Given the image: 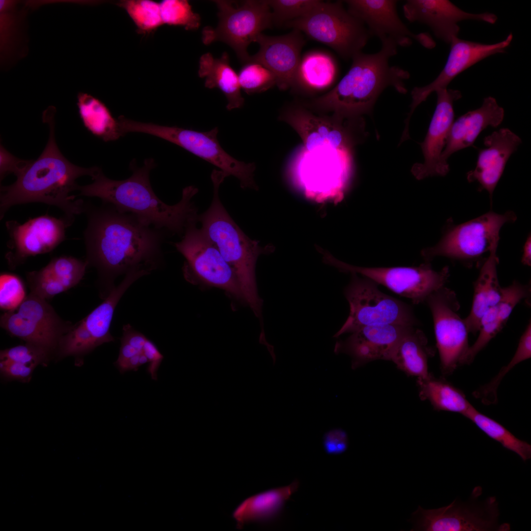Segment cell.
Instances as JSON below:
<instances>
[{"instance_id":"obj_25","label":"cell","mask_w":531,"mask_h":531,"mask_svg":"<svg viewBox=\"0 0 531 531\" xmlns=\"http://www.w3.org/2000/svg\"><path fill=\"white\" fill-rule=\"evenodd\" d=\"M504 110L493 97L484 98L480 107L470 111L454 120L439 162V176L449 172L448 158L454 153L472 146L479 134L488 126L496 127L502 122Z\"/></svg>"},{"instance_id":"obj_13","label":"cell","mask_w":531,"mask_h":531,"mask_svg":"<svg viewBox=\"0 0 531 531\" xmlns=\"http://www.w3.org/2000/svg\"><path fill=\"white\" fill-rule=\"evenodd\" d=\"M320 252L324 263L340 271L355 273L366 277L409 298L414 304L425 303L430 294L445 286L450 275L447 266L437 271L429 262L417 266L360 267L341 261L327 251L321 250Z\"/></svg>"},{"instance_id":"obj_35","label":"cell","mask_w":531,"mask_h":531,"mask_svg":"<svg viewBox=\"0 0 531 531\" xmlns=\"http://www.w3.org/2000/svg\"><path fill=\"white\" fill-rule=\"evenodd\" d=\"M464 416L471 420L489 437L518 455L524 462L531 459L530 444L516 437L503 426L480 413L473 406Z\"/></svg>"},{"instance_id":"obj_38","label":"cell","mask_w":531,"mask_h":531,"mask_svg":"<svg viewBox=\"0 0 531 531\" xmlns=\"http://www.w3.org/2000/svg\"><path fill=\"white\" fill-rule=\"evenodd\" d=\"M237 75L241 89L248 94L264 92L276 85L273 73L261 63L251 59L243 63Z\"/></svg>"},{"instance_id":"obj_39","label":"cell","mask_w":531,"mask_h":531,"mask_svg":"<svg viewBox=\"0 0 531 531\" xmlns=\"http://www.w3.org/2000/svg\"><path fill=\"white\" fill-rule=\"evenodd\" d=\"M160 6L163 24L181 26L186 30H196L200 26V15L193 12L187 0H164Z\"/></svg>"},{"instance_id":"obj_22","label":"cell","mask_w":531,"mask_h":531,"mask_svg":"<svg viewBox=\"0 0 531 531\" xmlns=\"http://www.w3.org/2000/svg\"><path fill=\"white\" fill-rule=\"evenodd\" d=\"M403 9L408 21L427 25L436 37L449 44L458 37L459 22L474 20L493 24L497 20L494 14L470 13L447 0H408Z\"/></svg>"},{"instance_id":"obj_21","label":"cell","mask_w":531,"mask_h":531,"mask_svg":"<svg viewBox=\"0 0 531 531\" xmlns=\"http://www.w3.org/2000/svg\"><path fill=\"white\" fill-rule=\"evenodd\" d=\"M413 326H415L397 324L365 326L350 333L345 339L337 341L334 352L349 355L353 369L376 360H390L399 341Z\"/></svg>"},{"instance_id":"obj_7","label":"cell","mask_w":531,"mask_h":531,"mask_svg":"<svg viewBox=\"0 0 531 531\" xmlns=\"http://www.w3.org/2000/svg\"><path fill=\"white\" fill-rule=\"evenodd\" d=\"M343 1H322L307 15L286 23L334 50L345 59L362 52L372 37L365 24L343 6Z\"/></svg>"},{"instance_id":"obj_47","label":"cell","mask_w":531,"mask_h":531,"mask_svg":"<svg viewBox=\"0 0 531 531\" xmlns=\"http://www.w3.org/2000/svg\"><path fill=\"white\" fill-rule=\"evenodd\" d=\"M30 161L22 160L16 157L1 144L0 148V181L11 173H13L16 176L29 164Z\"/></svg>"},{"instance_id":"obj_30","label":"cell","mask_w":531,"mask_h":531,"mask_svg":"<svg viewBox=\"0 0 531 531\" xmlns=\"http://www.w3.org/2000/svg\"><path fill=\"white\" fill-rule=\"evenodd\" d=\"M198 74L205 78V86L208 88H217L226 96L228 110L240 108L244 99L241 94L238 75L230 64L228 54L224 52L221 57L214 58L210 53L201 56L199 60Z\"/></svg>"},{"instance_id":"obj_27","label":"cell","mask_w":531,"mask_h":531,"mask_svg":"<svg viewBox=\"0 0 531 531\" xmlns=\"http://www.w3.org/2000/svg\"><path fill=\"white\" fill-rule=\"evenodd\" d=\"M529 284H523L514 281L508 287L502 288L500 299L490 307L482 316L479 335L461 360L460 365L470 364L476 355L505 326L511 312L521 300L530 295Z\"/></svg>"},{"instance_id":"obj_1","label":"cell","mask_w":531,"mask_h":531,"mask_svg":"<svg viewBox=\"0 0 531 531\" xmlns=\"http://www.w3.org/2000/svg\"><path fill=\"white\" fill-rule=\"evenodd\" d=\"M87 225L84 233L86 262L97 271L101 296L106 298L116 277L138 268L150 272L160 264L166 233L103 202H85Z\"/></svg>"},{"instance_id":"obj_17","label":"cell","mask_w":531,"mask_h":531,"mask_svg":"<svg viewBox=\"0 0 531 531\" xmlns=\"http://www.w3.org/2000/svg\"><path fill=\"white\" fill-rule=\"evenodd\" d=\"M425 303L433 317L442 372L450 375L460 365L469 347V332L458 313L460 303L454 292L445 286L430 294Z\"/></svg>"},{"instance_id":"obj_3","label":"cell","mask_w":531,"mask_h":531,"mask_svg":"<svg viewBox=\"0 0 531 531\" xmlns=\"http://www.w3.org/2000/svg\"><path fill=\"white\" fill-rule=\"evenodd\" d=\"M129 166L131 176L120 180L108 178L101 170L92 178V183L78 185V195L99 198L148 225L173 234L183 235L189 225L198 222L197 208L192 201L198 192L196 187H185L179 202L169 205L158 198L151 186L149 174L156 166L154 159H145L140 167L133 159Z\"/></svg>"},{"instance_id":"obj_42","label":"cell","mask_w":531,"mask_h":531,"mask_svg":"<svg viewBox=\"0 0 531 531\" xmlns=\"http://www.w3.org/2000/svg\"><path fill=\"white\" fill-rule=\"evenodd\" d=\"M27 295L24 285L16 275L2 273L0 275V307L6 312L17 308Z\"/></svg>"},{"instance_id":"obj_24","label":"cell","mask_w":531,"mask_h":531,"mask_svg":"<svg viewBox=\"0 0 531 531\" xmlns=\"http://www.w3.org/2000/svg\"><path fill=\"white\" fill-rule=\"evenodd\" d=\"M436 107L424 141L420 143L424 162L416 163L412 173L417 179L439 176V162L447 137L454 121L453 103L462 97L456 89L442 88L436 91Z\"/></svg>"},{"instance_id":"obj_28","label":"cell","mask_w":531,"mask_h":531,"mask_svg":"<svg viewBox=\"0 0 531 531\" xmlns=\"http://www.w3.org/2000/svg\"><path fill=\"white\" fill-rule=\"evenodd\" d=\"M299 486V481L295 480L288 485L268 489L243 500L232 512L236 528L241 530L250 523H264L275 520Z\"/></svg>"},{"instance_id":"obj_19","label":"cell","mask_w":531,"mask_h":531,"mask_svg":"<svg viewBox=\"0 0 531 531\" xmlns=\"http://www.w3.org/2000/svg\"><path fill=\"white\" fill-rule=\"evenodd\" d=\"M347 10L360 19L368 29L372 37H378L381 42L391 41L397 46H410L415 40L424 47L435 46L427 33L415 34L402 21L397 11V0H347L343 1Z\"/></svg>"},{"instance_id":"obj_9","label":"cell","mask_w":531,"mask_h":531,"mask_svg":"<svg viewBox=\"0 0 531 531\" xmlns=\"http://www.w3.org/2000/svg\"><path fill=\"white\" fill-rule=\"evenodd\" d=\"M279 118L289 124L301 138L306 152H350L365 137L362 118H346L331 114H315L304 105L283 109Z\"/></svg>"},{"instance_id":"obj_15","label":"cell","mask_w":531,"mask_h":531,"mask_svg":"<svg viewBox=\"0 0 531 531\" xmlns=\"http://www.w3.org/2000/svg\"><path fill=\"white\" fill-rule=\"evenodd\" d=\"M0 324L11 335L53 354L73 325L62 320L47 300L31 293L17 308L1 315Z\"/></svg>"},{"instance_id":"obj_41","label":"cell","mask_w":531,"mask_h":531,"mask_svg":"<svg viewBox=\"0 0 531 531\" xmlns=\"http://www.w3.org/2000/svg\"><path fill=\"white\" fill-rule=\"evenodd\" d=\"M272 14L273 24L284 25L287 22L308 14L322 1L318 0H267Z\"/></svg>"},{"instance_id":"obj_12","label":"cell","mask_w":531,"mask_h":531,"mask_svg":"<svg viewBox=\"0 0 531 531\" xmlns=\"http://www.w3.org/2000/svg\"><path fill=\"white\" fill-rule=\"evenodd\" d=\"M482 491L480 486L475 487L466 502L456 499L446 506L432 509L419 506L412 514L411 531H510L509 524L499 523V503L495 497L477 501Z\"/></svg>"},{"instance_id":"obj_2","label":"cell","mask_w":531,"mask_h":531,"mask_svg":"<svg viewBox=\"0 0 531 531\" xmlns=\"http://www.w3.org/2000/svg\"><path fill=\"white\" fill-rule=\"evenodd\" d=\"M56 108L50 106L42 120L50 129L47 144L41 155L16 176L10 185L0 186V219L12 206L39 202L55 206L66 216L74 219L84 212L85 202L70 193L77 190L76 179L83 176L93 177L101 170L95 166L83 168L68 161L60 152L55 137Z\"/></svg>"},{"instance_id":"obj_31","label":"cell","mask_w":531,"mask_h":531,"mask_svg":"<svg viewBox=\"0 0 531 531\" xmlns=\"http://www.w3.org/2000/svg\"><path fill=\"white\" fill-rule=\"evenodd\" d=\"M434 354L423 332L413 326L399 341L390 360L408 375L424 379L431 375L428 372V361Z\"/></svg>"},{"instance_id":"obj_40","label":"cell","mask_w":531,"mask_h":531,"mask_svg":"<svg viewBox=\"0 0 531 531\" xmlns=\"http://www.w3.org/2000/svg\"><path fill=\"white\" fill-rule=\"evenodd\" d=\"M87 266L86 261L71 256H60L52 259L43 268L68 290L80 282Z\"/></svg>"},{"instance_id":"obj_44","label":"cell","mask_w":531,"mask_h":531,"mask_svg":"<svg viewBox=\"0 0 531 531\" xmlns=\"http://www.w3.org/2000/svg\"><path fill=\"white\" fill-rule=\"evenodd\" d=\"M26 278L30 293L46 300L67 290L62 284L43 268L38 271L27 272Z\"/></svg>"},{"instance_id":"obj_49","label":"cell","mask_w":531,"mask_h":531,"mask_svg":"<svg viewBox=\"0 0 531 531\" xmlns=\"http://www.w3.org/2000/svg\"><path fill=\"white\" fill-rule=\"evenodd\" d=\"M531 236L530 235L525 242L523 253L521 259L522 263L526 266L531 265Z\"/></svg>"},{"instance_id":"obj_43","label":"cell","mask_w":531,"mask_h":531,"mask_svg":"<svg viewBox=\"0 0 531 531\" xmlns=\"http://www.w3.org/2000/svg\"><path fill=\"white\" fill-rule=\"evenodd\" d=\"M53 354L48 350L26 343L0 351V360L27 364L46 365Z\"/></svg>"},{"instance_id":"obj_8","label":"cell","mask_w":531,"mask_h":531,"mask_svg":"<svg viewBox=\"0 0 531 531\" xmlns=\"http://www.w3.org/2000/svg\"><path fill=\"white\" fill-rule=\"evenodd\" d=\"M516 219V214L512 211L503 214L490 211L459 225L454 224L449 220L438 243L423 249L421 256L425 262L430 263L434 258L442 256L472 266L499 243L502 227Z\"/></svg>"},{"instance_id":"obj_4","label":"cell","mask_w":531,"mask_h":531,"mask_svg":"<svg viewBox=\"0 0 531 531\" xmlns=\"http://www.w3.org/2000/svg\"><path fill=\"white\" fill-rule=\"evenodd\" d=\"M397 47L393 42L386 41L382 42L377 53L357 54L333 88L303 105L320 113L330 112L343 118H357L371 113L378 97L387 87L406 93L405 81L410 78L409 73L389 64V59L397 53Z\"/></svg>"},{"instance_id":"obj_16","label":"cell","mask_w":531,"mask_h":531,"mask_svg":"<svg viewBox=\"0 0 531 531\" xmlns=\"http://www.w3.org/2000/svg\"><path fill=\"white\" fill-rule=\"evenodd\" d=\"M149 273L138 268L126 273L122 282L112 290L101 304L63 335L56 353L57 357L73 356L80 358L102 344L113 341L110 328L116 306L135 281Z\"/></svg>"},{"instance_id":"obj_45","label":"cell","mask_w":531,"mask_h":531,"mask_svg":"<svg viewBox=\"0 0 531 531\" xmlns=\"http://www.w3.org/2000/svg\"><path fill=\"white\" fill-rule=\"evenodd\" d=\"M37 366L7 360H0V372L1 376L7 380H17L23 383L29 382L34 369Z\"/></svg>"},{"instance_id":"obj_23","label":"cell","mask_w":531,"mask_h":531,"mask_svg":"<svg viewBox=\"0 0 531 531\" xmlns=\"http://www.w3.org/2000/svg\"><path fill=\"white\" fill-rule=\"evenodd\" d=\"M255 42L259 44V50L250 56V59L261 63L273 73L279 89L293 87L301 51L305 43L302 32L293 29L289 33L279 36L262 33Z\"/></svg>"},{"instance_id":"obj_11","label":"cell","mask_w":531,"mask_h":531,"mask_svg":"<svg viewBox=\"0 0 531 531\" xmlns=\"http://www.w3.org/2000/svg\"><path fill=\"white\" fill-rule=\"evenodd\" d=\"M218 9L219 23L215 28L205 27L202 41L205 45L222 41L229 45L243 64L250 60L247 50L257 37L273 25L268 1L213 0Z\"/></svg>"},{"instance_id":"obj_20","label":"cell","mask_w":531,"mask_h":531,"mask_svg":"<svg viewBox=\"0 0 531 531\" xmlns=\"http://www.w3.org/2000/svg\"><path fill=\"white\" fill-rule=\"evenodd\" d=\"M512 39L513 35L510 33L504 40L491 44L465 40L458 37L454 39L450 44L445 64L437 77L429 84L415 87L412 90V101L405 129H408L409 120L416 108L425 101L431 93L447 88L458 75L479 61L491 55L504 53Z\"/></svg>"},{"instance_id":"obj_5","label":"cell","mask_w":531,"mask_h":531,"mask_svg":"<svg viewBox=\"0 0 531 531\" xmlns=\"http://www.w3.org/2000/svg\"><path fill=\"white\" fill-rule=\"evenodd\" d=\"M227 177L221 170L212 171V202L208 208L199 215L198 222L201 223L204 233L234 270L240 283L244 301L260 321L262 320L263 300L258 293L256 264L260 255L271 253L273 247L261 246L257 241L250 239L226 210L219 196V189Z\"/></svg>"},{"instance_id":"obj_33","label":"cell","mask_w":531,"mask_h":531,"mask_svg":"<svg viewBox=\"0 0 531 531\" xmlns=\"http://www.w3.org/2000/svg\"><path fill=\"white\" fill-rule=\"evenodd\" d=\"M77 105L85 128L105 142L116 141L122 135L118 118L101 101L87 93L79 92Z\"/></svg>"},{"instance_id":"obj_46","label":"cell","mask_w":531,"mask_h":531,"mask_svg":"<svg viewBox=\"0 0 531 531\" xmlns=\"http://www.w3.org/2000/svg\"><path fill=\"white\" fill-rule=\"evenodd\" d=\"M348 445V435L343 429H334L324 435L323 446L328 454H341L347 450Z\"/></svg>"},{"instance_id":"obj_32","label":"cell","mask_w":531,"mask_h":531,"mask_svg":"<svg viewBox=\"0 0 531 531\" xmlns=\"http://www.w3.org/2000/svg\"><path fill=\"white\" fill-rule=\"evenodd\" d=\"M337 74V64L330 55L311 51L301 57L293 87L309 91L323 90L333 83Z\"/></svg>"},{"instance_id":"obj_48","label":"cell","mask_w":531,"mask_h":531,"mask_svg":"<svg viewBox=\"0 0 531 531\" xmlns=\"http://www.w3.org/2000/svg\"><path fill=\"white\" fill-rule=\"evenodd\" d=\"M144 351L149 363L148 371L153 380H157V371L163 359V356L153 343L148 339L144 346Z\"/></svg>"},{"instance_id":"obj_26","label":"cell","mask_w":531,"mask_h":531,"mask_svg":"<svg viewBox=\"0 0 531 531\" xmlns=\"http://www.w3.org/2000/svg\"><path fill=\"white\" fill-rule=\"evenodd\" d=\"M486 147L478 151L475 168L467 174L469 182H477L479 191L486 190L492 205L494 191L508 159L522 143L520 138L508 128L493 132L483 139Z\"/></svg>"},{"instance_id":"obj_34","label":"cell","mask_w":531,"mask_h":531,"mask_svg":"<svg viewBox=\"0 0 531 531\" xmlns=\"http://www.w3.org/2000/svg\"><path fill=\"white\" fill-rule=\"evenodd\" d=\"M417 383L420 398L428 400L436 410L459 413L464 416L472 406L462 390L444 380L430 375L426 378H418Z\"/></svg>"},{"instance_id":"obj_36","label":"cell","mask_w":531,"mask_h":531,"mask_svg":"<svg viewBox=\"0 0 531 531\" xmlns=\"http://www.w3.org/2000/svg\"><path fill=\"white\" fill-rule=\"evenodd\" d=\"M531 326L527 325L522 334L514 356L509 363L500 370L489 383L473 391V396L482 403L489 405L498 402V388L505 375L516 365L531 358Z\"/></svg>"},{"instance_id":"obj_14","label":"cell","mask_w":531,"mask_h":531,"mask_svg":"<svg viewBox=\"0 0 531 531\" xmlns=\"http://www.w3.org/2000/svg\"><path fill=\"white\" fill-rule=\"evenodd\" d=\"M198 223L189 225L180 241L174 243L186 260L183 267L185 277L188 279H198L244 300L234 270L201 228L197 227Z\"/></svg>"},{"instance_id":"obj_29","label":"cell","mask_w":531,"mask_h":531,"mask_svg":"<svg viewBox=\"0 0 531 531\" xmlns=\"http://www.w3.org/2000/svg\"><path fill=\"white\" fill-rule=\"evenodd\" d=\"M498 244L489 252L481 267L477 279L474 283L472 308L469 315L464 319L469 333L476 334L479 329L481 319L486 311L500 298L502 289L499 284L497 266Z\"/></svg>"},{"instance_id":"obj_6","label":"cell","mask_w":531,"mask_h":531,"mask_svg":"<svg viewBox=\"0 0 531 531\" xmlns=\"http://www.w3.org/2000/svg\"><path fill=\"white\" fill-rule=\"evenodd\" d=\"M118 119L123 136L127 133L138 132L164 139L215 166L228 176L236 177L242 188L258 189L254 179L255 164L239 161L225 151L217 139V127L200 132L177 126L139 122L122 116Z\"/></svg>"},{"instance_id":"obj_37","label":"cell","mask_w":531,"mask_h":531,"mask_svg":"<svg viewBox=\"0 0 531 531\" xmlns=\"http://www.w3.org/2000/svg\"><path fill=\"white\" fill-rule=\"evenodd\" d=\"M124 9L140 33H149L163 25L160 3L150 0H125L118 3Z\"/></svg>"},{"instance_id":"obj_10","label":"cell","mask_w":531,"mask_h":531,"mask_svg":"<svg viewBox=\"0 0 531 531\" xmlns=\"http://www.w3.org/2000/svg\"><path fill=\"white\" fill-rule=\"evenodd\" d=\"M344 289L350 312L334 335L338 337L368 325L397 324L416 326L419 322L408 304L382 292L373 281L355 273Z\"/></svg>"},{"instance_id":"obj_18","label":"cell","mask_w":531,"mask_h":531,"mask_svg":"<svg viewBox=\"0 0 531 531\" xmlns=\"http://www.w3.org/2000/svg\"><path fill=\"white\" fill-rule=\"evenodd\" d=\"M74 220L65 215L57 218L45 215L22 224L15 220L7 221L10 250L6 258L9 266L14 268L30 256L53 250L65 239L66 229Z\"/></svg>"}]
</instances>
